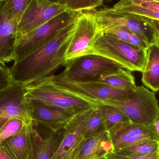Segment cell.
Masks as SVG:
<instances>
[{
  "label": "cell",
  "instance_id": "27",
  "mask_svg": "<svg viewBox=\"0 0 159 159\" xmlns=\"http://www.w3.org/2000/svg\"><path fill=\"white\" fill-rule=\"evenodd\" d=\"M26 125L19 119L10 120L0 129V145L7 138L16 134Z\"/></svg>",
  "mask_w": 159,
  "mask_h": 159
},
{
  "label": "cell",
  "instance_id": "40",
  "mask_svg": "<svg viewBox=\"0 0 159 159\" xmlns=\"http://www.w3.org/2000/svg\"><path fill=\"white\" fill-rule=\"evenodd\" d=\"M105 1H112V0H105Z\"/></svg>",
  "mask_w": 159,
  "mask_h": 159
},
{
  "label": "cell",
  "instance_id": "2",
  "mask_svg": "<svg viewBox=\"0 0 159 159\" xmlns=\"http://www.w3.org/2000/svg\"><path fill=\"white\" fill-rule=\"evenodd\" d=\"M96 103L114 107L125 114L131 122L144 126L153 125L159 111L156 93L143 86H137L124 98L102 100Z\"/></svg>",
  "mask_w": 159,
  "mask_h": 159
},
{
  "label": "cell",
  "instance_id": "20",
  "mask_svg": "<svg viewBox=\"0 0 159 159\" xmlns=\"http://www.w3.org/2000/svg\"><path fill=\"white\" fill-rule=\"evenodd\" d=\"M96 82L112 88L126 90H134L137 87L135 78L131 71L123 68H121L116 72L105 75Z\"/></svg>",
  "mask_w": 159,
  "mask_h": 159
},
{
  "label": "cell",
  "instance_id": "23",
  "mask_svg": "<svg viewBox=\"0 0 159 159\" xmlns=\"http://www.w3.org/2000/svg\"><path fill=\"white\" fill-rule=\"evenodd\" d=\"M113 7L132 16L140 17L159 21V12L140 6L125 3L119 1Z\"/></svg>",
  "mask_w": 159,
  "mask_h": 159
},
{
  "label": "cell",
  "instance_id": "1",
  "mask_svg": "<svg viewBox=\"0 0 159 159\" xmlns=\"http://www.w3.org/2000/svg\"><path fill=\"white\" fill-rule=\"evenodd\" d=\"M77 19L50 41L14 61L9 68L13 82L23 87L35 85L52 77L59 68L65 66L66 53L76 29Z\"/></svg>",
  "mask_w": 159,
  "mask_h": 159
},
{
  "label": "cell",
  "instance_id": "26",
  "mask_svg": "<svg viewBox=\"0 0 159 159\" xmlns=\"http://www.w3.org/2000/svg\"><path fill=\"white\" fill-rule=\"evenodd\" d=\"M105 0H65L68 10L83 12L93 10L102 5Z\"/></svg>",
  "mask_w": 159,
  "mask_h": 159
},
{
  "label": "cell",
  "instance_id": "22",
  "mask_svg": "<svg viewBox=\"0 0 159 159\" xmlns=\"http://www.w3.org/2000/svg\"><path fill=\"white\" fill-rule=\"evenodd\" d=\"M97 107L102 113L107 131L119 124L131 122L125 114L114 107L105 105H98Z\"/></svg>",
  "mask_w": 159,
  "mask_h": 159
},
{
  "label": "cell",
  "instance_id": "28",
  "mask_svg": "<svg viewBox=\"0 0 159 159\" xmlns=\"http://www.w3.org/2000/svg\"><path fill=\"white\" fill-rule=\"evenodd\" d=\"M101 32L113 38L126 42H128L130 34L131 33L128 30L120 27L107 28Z\"/></svg>",
  "mask_w": 159,
  "mask_h": 159
},
{
  "label": "cell",
  "instance_id": "8",
  "mask_svg": "<svg viewBox=\"0 0 159 159\" xmlns=\"http://www.w3.org/2000/svg\"><path fill=\"white\" fill-rule=\"evenodd\" d=\"M100 32L93 12H82L77 18L76 29L67 50V60L93 54V45Z\"/></svg>",
  "mask_w": 159,
  "mask_h": 159
},
{
  "label": "cell",
  "instance_id": "6",
  "mask_svg": "<svg viewBox=\"0 0 159 159\" xmlns=\"http://www.w3.org/2000/svg\"><path fill=\"white\" fill-rule=\"evenodd\" d=\"M45 81H48L64 91L97 105L96 103L98 101L121 99L134 91L116 89L96 81L73 80L66 77L62 73L58 75H55Z\"/></svg>",
  "mask_w": 159,
  "mask_h": 159
},
{
  "label": "cell",
  "instance_id": "21",
  "mask_svg": "<svg viewBox=\"0 0 159 159\" xmlns=\"http://www.w3.org/2000/svg\"><path fill=\"white\" fill-rule=\"evenodd\" d=\"M158 151H159V141L150 140L143 141L113 152L123 157H141Z\"/></svg>",
  "mask_w": 159,
  "mask_h": 159
},
{
  "label": "cell",
  "instance_id": "13",
  "mask_svg": "<svg viewBox=\"0 0 159 159\" xmlns=\"http://www.w3.org/2000/svg\"><path fill=\"white\" fill-rule=\"evenodd\" d=\"M26 99L34 125L41 124L50 129L52 132H56L64 129L75 116L38 100Z\"/></svg>",
  "mask_w": 159,
  "mask_h": 159
},
{
  "label": "cell",
  "instance_id": "10",
  "mask_svg": "<svg viewBox=\"0 0 159 159\" xmlns=\"http://www.w3.org/2000/svg\"><path fill=\"white\" fill-rule=\"evenodd\" d=\"M15 119L22 120L27 125L33 123L24 87L13 82L0 89V129L7 121Z\"/></svg>",
  "mask_w": 159,
  "mask_h": 159
},
{
  "label": "cell",
  "instance_id": "14",
  "mask_svg": "<svg viewBox=\"0 0 159 159\" xmlns=\"http://www.w3.org/2000/svg\"><path fill=\"white\" fill-rule=\"evenodd\" d=\"M34 126L33 123L24 125L18 133L5 140L0 149L11 159H32L40 135Z\"/></svg>",
  "mask_w": 159,
  "mask_h": 159
},
{
  "label": "cell",
  "instance_id": "34",
  "mask_svg": "<svg viewBox=\"0 0 159 159\" xmlns=\"http://www.w3.org/2000/svg\"><path fill=\"white\" fill-rule=\"evenodd\" d=\"M151 27L152 29L153 44L156 45L159 49V32L153 27Z\"/></svg>",
  "mask_w": 159,
  "mask_h": 159
},
{
  "label": "cell",
  "instance_id": "4",
  "mask_svg": "<svg viewBox=\"0 0 159 159\" xmlns=\"http://www.w3.org/2000/svg\"><path fill=\"white\" fill-rule=\"evenodd\" d=\"M82 12L66 10L17 39L14 61L20 60L50 41L62 29L76 19Z\"/></svg>",
  "mask_w": 159,
  "mask_h": 159
},
{
  "label": "cell",
  "instance_id": "25",
  "mask_svg": "<svg viewBox=\"0 0 159 159\" xmlns=\"http://www.w3.org/2000/svg\"><path fill=\"white\" fill-rule=\"evenodd\" d=\"M32 0H0L13 19L20 20Z\"/></svg>",
  "mask_w": 159,
  "mask_h": 159
},
{
  "label": "cell",
  "instance_id": "18",
  "mask_svg": "<svg viewBox=\"0 0 159 159\" xmlns=\"http://www.w3.org/2000/svg\"><path fill=\"white\" fill-rule=\"evenodd\" d=\"M143 84L153 92L159 91V49L154 44L148 50L147 59L142 72Z\"/></svg>",
  "mask_w": 159,
  "mask_h": 159
},
{
  "label": "cell",
  "instance_id": "15",
  "mask_svg": "<svg viewBox=\"0 0 159 159\" xmlns=\"http://www.w3.org/2000/svg\"><path fill=\"white\" fill-rule=\"evenodd\" d=\"M19 21L10 16L0 2V64L15 60V45Z\"/></svg>",
  "mask_w": 159,
  "mask_h": 159
},
{
  "label": "cell",
  "instance_id": "12",
  "mask_svg": "<svg viewBox=\"0 0 159 159\" xmlns=\"http://www.w3.org/2000/svg\"><path fill=\"white\" fill-rule=\"evenodd\" d=\"M108 132L113 151L147 140L159 142V136L153 125L144 126L131 122L122 123L111 129Z\"/></svg>",
  "mask_w": 159,
  "mask_h": 159
},
{
  "label": "cell",
  "instance_id": "24",
  "mask_svg": "<svg viewBox=\"0 0 159 159\" xmlns=\"http://www.w3.org/2000/svg\"><path fill=\"white\" fill-rule=\"evenodd\" d=\"M107 131L105 127L102 113L98 107L94 108L91 115L84 135V139H88L97 134Z\"/></svg>",
  "mask_w": 159,
  "mask_h": 159
},
{
  "label": "cell",
  "instance_id": "32",
  "mask_svg": "<svg viewBox=\"0 0 159 159\" xmlns=\"http://www.w3.org/2000/svg\"><path fill=\"white\" fill-rule=\"evenodd\" d=\"M140 6L159 12V2H148L143 3Z\"/></svg>",
  "mask_w": 159,
  "mask_h": 159
},
{
  "label": "cell",
  "instance_id": "5",
  "mask_svg": "<svg viewBox=\"0 0 159 159\" xmlns=\"http://www.w3.org/2000/svg\"><path fill=\"white\" fill-rule=\"evenodd\" d=\"M24 88L25 98L38 100L48 105L62 109L74 116L98 106L64 91L47 81L26 86Z\"/></svg>",
  "mask_w": 159,
  "mask_h": 159
},
{
  "label": "cell",
  "instance_id": "16",
  "mask_svg": "<svg viewBox=\"0 0 159 159\" xmlns=\"http://www.w3.org/2000/svg\"><path fill=\"white\" fill-rule=\"evenodd\" d=\"M90 108L75 115L63 129V135L55 159H62L84 138L91 115L94 108Z\"/></svg>",
  "mask_w": 159,
  "mask_h": 159
},
{
  "label": "cell",
  "instance_id": "36",
  "mask_svg": "<svg viewBox=\"0 0 159 159\" xmlns=\"http://www.w3.org/2000/svg\"><path fill=\"white\" fill-rule=\"evenodd\" d=\"M0 159H11L2 149H0Z\"/></svg>",
  "mask_w": 159,
  "mask_h": 159
},
{
  "label": "cell",
  "instance_id": "7",
  "mask_svg": "<svg viewBox=\"0 0 159 159\" xmlns=\"http://www.w3.org/2000/svg\"><path fill=\"white\" fill-rule=\"evenodd\" d=\"M64 67L62 73L66 77L76 81L87 82L96 81L122 68L113 61L95 54L67 60Z\"/></svg>",
  "mask_w": 159,
  "mask_h": 159
},
{
  "label": "cell",
  "instance_id": "9",
  "mask_svg": "<svg viewBox=\"0 0 159 159\" xmlns=\"http://www.w3.org/2000/svg\"><path fill=\"white\" fill-rule=\"evenodd\" d=\"M93 14L100 31L107 28L120 27L149 44H153L152 28L147 23L136 20L114 7L101 8Z\"/></svg>",
  "mask_w": 159,
  "mask_h": 159
},
{
  "label": "cell",
  "instance_id": "30",
  "mask_svg": "<svg viewBox=\"0 0 159 159\" xmlns=\"http://www.w3.org/2000/svg\"><path fill=\"white\" fill-rule=\"evenodd\" d=\"M127 43H129L130 44L138 48L147 51L148 48L151 46V45L149 44L146 42H145L144 40L140 38V37H138L135 34H133L132 33L130 34Z\"/></svg>",
  "mask_w": 159,
  "mask_h": 159
},
{
  "label": "cell",
  "instance_id": "38",
  "mask_svg": "<svg viewBox=\"0 0 159 159\" xmlns=\"http://www.w3.org/2000/svg\"><path fill=\"white\" fill-rule=\"evenodd\" d=\"M97 159H107V158L105 156V157H102L100 158H98Z\"/></svg>",
  "mask_w": 159,
  "mask_h": 159
},
{
  "label": "cell",
  "instance_id": "41",
  "mask_svg": "<svg viewBox=\"0 0 159 159\" xmlns=\"http://www.w3.org/2000/svg\"><path fill=\"white\" fill-rule=\"evenodd\" d=\"M159 159V157L158 158V159Z\"/></svg>",
  "mask_w": 159,
  "mask_h": 159
},
{
  "label": "cell",
  "instance_id": "33",
  "mask_svg": "<svg viewBox=\"0 0 159 159\" xmlns=\"http://www.w3.org/2000/svg\"><path fill=\"white\" fill-rule=\"evenodd\" d=\"M120 2L140 6L143 3L148 2H156V0H120Z\"/></svg>",
  "mask_w": 159,
  "mask_h": 159
},
{
  "label": "cell",
  "instance_id": "35",
  "mask_svg": "<svg viewBox=\"0 0 159 159\" xmlns=\"http://www.w3.org/2000/svg\"><path fill=\"white\" fill-rule=\"evenodd\" d=\"M153 125L155 127L156 132L159 137V111L154 120Z\"/></svg>",
  "mask_w": 159,
  "mask_h": 159
},
{
  "label": "cell",
  "instance_id": "29",
  "mask_svg": "<svg viewBox=\"0 0 159 159\" xmlns=\"http://www.w3.org/2000/svg\"><path fill=\"white\" fill-rule=\"evenodd\" d=\"M105 157L107 159H157L159 157V151L141 157H123L119 156L112 151L106 155Z\"/></svg>",
  "mask_w": 159,
  "mask_h": 159
},
{
  "label": "cell",
  "instance_id": "39",
  "mask_svg": "<svg viewBox=\"0 0 159 159\" xmlns=\"http://www.w3.org/2000/svg\"><path fill=\"white\" fill-rule=\"evenodd\" d=\"M156 2H159V0H156Z\"/></svg>",
  "mask_w": 159,
  "mask_h": 159
},
{
  "label": "cell",
  "instance_id": "37",
  "mask_svg": "<svg viewBox=\"0 0 159 159\" xmlns=\"http://www.w3.org/2000/svg\"><path fill=\"white\" fill-rule=\"evenodd\" d=\"M53 2L59 3L64 4L65 0H48Z\"/></svg>",
  "mask_w": 159,
  "mask_h": 159
},
{
  "label": "cell",
  "instance_id": "3",
  "mask_svg": "<svg viewBox=\"0 0 159 159\" xmlns=\"http://www.w3.org/2000/svg\"><path fill=\"white\" fill-rule=\"evenodd\" d=\"M148 51L127 42L113 38L103 33L97 35L93 47V54L109 59L121 68L130 71H143Z\"/></svg>",
  "mask_w": 159,
  "mask_h": 159
},
{
  "label": "cell",
  "instance_id": "31",
  "mask_svg": "<svg viewBox=\"0 0 159 159\" xmlns=\"http://www.w3.org/2000/svg\"><path fill=\"white\" fill-rule=\"evenodd\" d=\"M84 138L80 140L77 144L62 159H75L79 152L80 149L84 142Z\"/></svg>",
  "mask_w": 159,
  "mask_h": 159
},
{
  "label": "cell",
  "instance_id": "19",
  "mask_svg": "<svg viewBox=\"0 0 159 159\" xmlns=\"http://www.w3.org/2000/svg\"><path fill=\"white\" fill-rule=\"evenodd\" d=\"M63 135V129L52 132L47 139L43 140L39 135L34 148L32 159H55Z\"/></svg>",
  "mask_w": 159,
  "mask_h": 159
},
{
  "label": "cell",
  "instance_id": "11",
  "mask_svg": "<svg viewBox=\"0 0 159 159\" xmlns=\"http://www.w3.org/2000/svg\"><path fill=\"white\" fill-rule=\"evenodd\" d=\"M67 10L64 4L48 0H32L19 22L16 40Z\"/></svg>",
  "mask_w": 159,
  "mask_h": 159
},
{
  "label": "cell",
  "instance_id": "17",
  "mask_svg": "<svg viewBox=\"0 0 159 159\" xmlns=\"http://www.w3.org/2000/svg\"><path fill=\"white\" fill-rule=\"evenodd\" d=\"M113 151L107 131H104L88 139H84L75 159H97Z\"/></svg>",
  "mask_w": 159,
  "mask_h": 159
}]
</instances>
